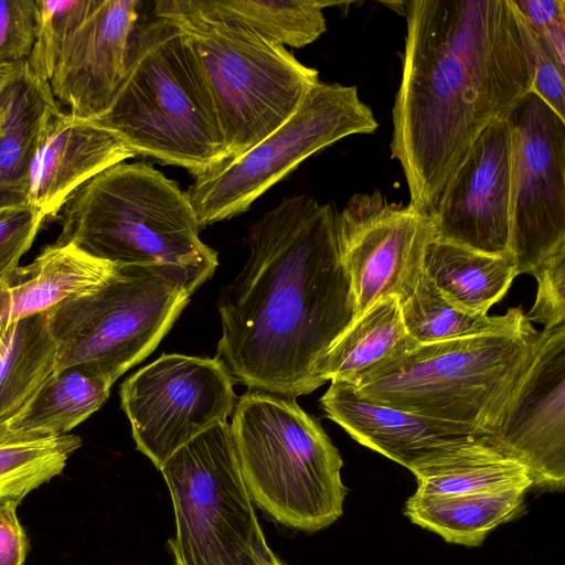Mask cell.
Here are the masks:
<instances>
[{
  "mask_svg": "<svg viewBox=\"0 0 565 565\" xmlns=\"http://www.w3.org/2000/svg\"><path fill=\"white\" fill-rule=\"evenodd\" d=\"M18 64V63H17ZM17 64L0 65V107H1V93L4 84L10 78L15 70Z\"/></svg>",
  "mask_w": 565,
  "mask_h": 565,
  "instance_id": "obj_37",
  "label": "cell"
},
{
  "mask_svg": "<svg viewBox=\"0 0 565 565\" xmlns=\"http://www.w3.org/2000/svg\"><path fill=\"white\" fill-rule=\"evenodd\" d=\"M379 124L356 86L319 82L296 111L242 156L195 178L186 192L201 227L246 212L311 154Z\"/></svg>",
  "mask_w": 565,
  "mask_h": 565,
  "instance_id": "obj_10",
  "label": "cell"
},
{
  "mask_svg": "<svg viewBox=\"0 0 565 565\" xmlns=\"http://www.w3.org/2000/svg\"><path fill=\"white\" fill-rule=\"evenodd\" d=\"M115 265L72 244L46 246L30 264L0 277V342L20 320L46 312L62 301L94 289Z\"/></svg>",
  "mask_w": 565,
  "mask_h": 565,
  "instance_id": "obj_19",
  "label": "cell"
},
{
  "mask_svg": "<svg viewBox=\"0 0 565 565\" xmlns=\"http://www.w3.org/2000/svg\"><path fill=\"white\" fill-rule=\"evenodd\" d=\"M424 273L456 306L480 315L499 302L519 275L511 255H492L431 238Z\"/></svg>",
  "mask_w": 565,
  "mask_h": 565,
  "instance_id": "obj_23",
  "label": "cell"
},
{
  "mask_svg": "<svg viewBox=\"0 0 565 565\" xmlns=\"http://www.w3.org/2000/svg\"><path fill=\"white\" fill-rule=\"evenodd\" d=\"M154 17L185 34L212 93L235 159L280 127L320 82L319 72L264 36L216 0H161Z\"/></svg>",
  "mask_w": 565,
  "mask_h": 565,
  "instance_id": "obj_6",
  "label": "cell"
},
{
  "mask_svg": "<svg viewBox=\"0 0 565 565\" xmlns=\"http://www.w3.org/2000/svg\"><path fill=\"white\" fill-rule=\"evenodd\" d=\"M264 36L281 45L302 47L327 30L323 9L338 2L319 0H216Z\"/></svg>",
  "mask_w": 565,
  "mask_h": 565,
  "instance_id": "obj_29",
  "label": "cell"
},
{
  "mask_svg": "<svg viewBox=\"0 0 565 565\" xmlns=\"http://www.w3.org/2000/svg\"><path fill=\"white\" fill-rule=\"evenodd\" d=\"M111 385L107 380L78 367L54 372L1 426L15 434H68L105 404Z\"/></svg>",
  "mask_w": 565,
  "mask_h": 565,
  "instance_id": "obj_25",
  "label": "cell"
},
{
  "mask_svg": "<svg viewBox=\"0 0 565 565\" xmlns=\"http://www.w3.org/2000/svg\"><path fill=\"white\" fill-rule=\"evenodd\" d=\"M513 132L509 118L475 139L429 216L433 238L473 250L510 255Z\"/></svg>",
  "mask_w": 565,
  "mask_h": 565,
  "instance_id": "obj_15",
  "label": "cell"
},
{
  "mask_svg": "<svg viewBox=\"0 0 565 565\" xmlns=\"http://www.w3.org/2000/svg\"><path fill=\"white\" fill-rule=\"evenodd\" d=\"M120 401L137 448L160 470L179 448L226 420L236 397L218 358L171 353L127 377Z\"/></svg>",
  "mask_w": 565,
  "mask_h": 565,
  "instance_id": "obj_11",
  "label": "cell"
},
{
  "mask_svg": "<svg viewBox=\"0 0 565 565\" xmlns=\"http://www.w3.org/2000/svg\"><path fill=\"white\" fill-rule=\"evenodd\" d=\"M513 132L510 246L520 274L565 248V120L530 92L508 117Z\"/></svg>",
  "mask_w": 565,
  "mask_h": 565,
  "instance_id": "obj_12",
  "label": "cell"
},
{
  "mask_svg": "<svg viewBox=\"0 0 565 565\" xmlns=\"http://www.w3.org/2000/svg\"><path fill=\"white\" fill-rule=\"evenodd\" d=\"M530 489L516 486L455 495L415 492L405 502L404 514L448 543L479 546L491 531L522 513Z\"/></svg>",
  "mask_w": 565,
  "mask_h": 565,
  "instance_id": "obj_22",
  "label": "cell"
},
{
  "mask_svg": "<svg viewBox=\"0 0 565 565\" xmlns=\"http://www.w3.org/2000/svg\"><path fill=\"white\" fill-rule=\"evenodd\" d=\"M55 243L113 264L161 271L192 295L217 267V253L186 192L143 162L117 163L78 188L61 209Z\"/></svg>",
  "mask_w": 565,
  "mask_h": 565,
  "instance_id": "obj_3",
  "label": "cell"
},
{
  "mask_svg": "<svg viewBox=\"0 0 565 565\" xmlns=\"http://www.w3.org/2000/svg\"><path fill=\"white\" fill-rule=\"evenodd\" d=\"M527 24V23H526ZM533 46L534 76L531 92L565 120V70L544 40L527 24Z\"/></svg>",
  "mask_w": 565,
  "mask_h": 565,
  "instance_id": "obj_34",
  "label": "cell"
},
{
  "mask_svg": "<svg viewBox=\"0 0 565 565\" xmlns=\"http://www.w3.org/2000/svg\"><path fill=\"white\" fill-rule=\"evenodd\" d=\"M135 156L113 130L60 108L50 117L34 156L28 203L45 217L54 216L78 188Z\"/></svg>",
  "mask_w": 565,
  "mask_h": 565,
  "instance_id": "obj_18",
  "label": "cell"
},
{
  "mask_svg": "<svg viewBox=\"0 0 565 565\" xmlns=\"http://www.w3.org/2000/svg\"><path fill=\"white\" fill-rule=\"evenodd\" d=\"M417 344L406 332L396 297L381 299L333 341L316 367L319 385L354 383L364 374Z\"/></svg>",
  "mask_w": 565,
  "mask_h": 565,
  "instance_id": "obj_21",
  "label": "cell"
},
{
  "mask_svg": "<svg viewBox=\"0 0 565 565\" xmlns=\"http://www.w3.org/2000/svg\"><path fill=\"white\" fill-rule=\"evenodd\" d=\"M262 565H285L269 548Z\"/></svg>",
  "mask_w": 565,
  "mask_h": 565,
  "instance_id": "obj_38",
  "label": "cell"
},
{
  "mask_svg": "<svg viewBox=\"0 0 565 565\" xmlns=\"http://www.w3.org/2000/svg\"><path fill=\"white\" fill-rule=\"evenodd\" d=\"M489 443L527 469L532 488L565 484V323L541 331L534 359L515 386Z\"/></svg>",
  "mask_w": 565,
  "mask_h": 565,
  "instance_id": "obj_14",
  "label": "cell"
},
{
  "mask_svg": "<svg viewBox=\"0 0 565 565\" xmlns=\"http://www.w3.org/2000/svg\"><path fill=\"white\" fill-rule=\"evenodd\" d=\"M81 446V438L73 434H15L0 425V502H21L61 475Z\"/></svg>",
  "mask_w": 565,
  "mask_h": 565,
  "instance_id": "obj_27",
  "label": "cell"
},
{
  "mask_svg": "<svg viewBox=\"0 0 565 565\" xmlns=\"http://www.w3.org/2000/svg\"><path fill=\"white\" fill-rule=\"evenodd\" d=\"M20 502H0V565H23L29 551V540L17 509Z\"/></svg>",
  "mask_w": 565,
  "mask_h": 565,
  "instance_id": "obj_35",
  "label": "cell"
},
{
  "mask_svg": "<svg viewBox=\"0 0 565 565\" xmlns=\"http://www.w3.org/2000/svg\"><path fill=\"white\" fill-rule=\"evenodd\" d=\"M531 275L537 281L534 303L525 319L553 329L565 323V248L544 260Z\"/></svg>",
  "mask_w": 565,
  "mask_h": 565,
  "instance_id": "obj_33",
  "label": "cell"
},
{
  "mask_svg": "<svg viewBox=\"0 0 565 565\" xmlns=\"http://www.w3.org/2000/svg\"><path fill=\"white\" fill-rule=\"evenodd\" d=\"M45 218L29 203L0 206V277L19 266Z\"/></svg>",
  "mask_w": 565,
  "mask_h": 565,
  "instance_id": "obj_32",
  "label": "cell"
},
{
  "mask_svg": "<svg viewBox=\"0 0 565 565\" xmlns=\"http://www.w3.org/2000/svg\"><path fill=\"white\" fill-rule=\"evenodd\" d=\"M525 22L535 31H542L565 21L564 0H512Z\"/></svg>",
  "mask_w": 565,
  "mask_h": 565,
  "instance_id": "obj_36",
  "label": "cell"
},
{
  "mask_svg": "<svg viewBox=\"0 0 565 565\" xmlns=\"http://www.w3.org/2000/svg\"><path fill=\"white\" fill-rule=\"evenodd\" d=\"M160 471L175 515L174 565H262L269 546L227 420L179 448Z\"/></svg>",
  "mask_w": 565,
  "mask_h": 565,
  "instance_id": "obj_9",
  "label": "cell"
},
{
  "mask_svg": "<svg viewBox=\"0 0 565 565\" xmlns=\"http://www.w3.org/2000/svg\"><path fill=\"white\" fill-rule=\"evenodd\" d=\"M248 258L221 292L217 356L252 391L296 397L320 385L316 367L355 318L337 212L284 198L250 228Z\"/></svg>",
  "mask_w": 565,
  "mask_h": 565,
  "instance_id": "obj_2",
  "label": "cell"
},
{
  "mask_svg": "<svg viewBox=\"0 0 565 565\" xmlns=\"http://www.w3.org/2000/svg\"><path fill=\"white\" fill-rule=\"evenodd\" d=\"M523 313L521 307L509 308L500 316L469 312L447 299L425 273L401 303L406 332L418 344L488 332L508 326Z\"/></svg>",
  "mask_w": 565,
  "mask_h": 565,
  "instance_id": "obj_28",
  "label": "cell"
},
{
  "mask_svg": "<svg viewBox=\"0 0 565 565\" xmlns=\"http://www.w3.org/2000/svg\"><path fill=\"white\" fill-rule=\"evenodd\" d=\"M49 83L26 61L17 64L1 93L0 206L28 203L29 175L44 128L60 109Z\"/></svg>",
  "mask_w": 565,
  "mask_h": 565,
  "instance_id": "obj_20",
  "label": "cell"
},
{
  "mask_svg": "<svg viewBox=\"0 0 565 565\" xmlns=\"http://www.w3.org/2000/svg\"><path fill=\"white\" fill-rule=\"evenodd\" d=\"M190 296L159 270L115 265L103 284L47 311L54 372L78 367L114 384L157 348Z\"/></svg>",
  "mask_w": 565,
  "mask_h": 565,
  "instance_id": "obj_8",
  "label": "cell"
},
{
  "mask_svg": "<svg viewBox=\"0 0 565 565\" xmlns=\"http://www.w3.org/2000/svg\"><path fill=\"white\" fill-rule=\"evenodd\" d=\"M320 403L327 416L353 439L409 471L486 436L463 424L438 420L369 401L345 382H331Z\"/></svg>",
  "mask_w": 565,
  "mask_h": 565,
  "instance_id": "obj_17",
  "label": "cell"
},
{
  "mask_svg": "<svg viewBox=\"0 0 565 565\" xmlns=\"http://www.w3.org/2000/svg\"><path fill=\"white\" fill-rule=\"evenodd\" d=\"M38 0H0V65L26 61L39 30Z\"/></svg>",
  "mask_w": 565,
  "mask_h": 565,
  "instance_id": "obj_31",
  "label": "cell"
},
{
  "mask_svg": "<svg viewBox=\"0 0 565 565\" xmlns=\"http://www.w3.org/2000/svg\"><path fill=\"white\" fill-rule=\"evenodd\" d=\"M392 158L409 204L430 216L475 139L531 92L532 38L512 0L404 2Z\"/></svg>",
  "mask_w": 565,
  "mask_h": 565,
  "instance_id": "obj_1",
  "label": "cell"
},
{
  "mask_svg": "<svg viewBox=\"0 0 565 565\" xmlns=\"http://www.w3.org/2000/svg\"><path fill=\"white\" fill-rule=\"evenodd\" d=\"M139 6L100 0L64 50L49 84L72 115L95 120L111 106L126 77Z\"/></svg>",
  "mask_w": 565,
  "mask_h": 565,
  "instance_id": "obj_16",
  "label": "cell"
},
{
  "mask_svg": "<svg viewBox=\"0 0 565 565\" xmlns=\"http://www.w3.org/2000/svg\"><path fill=\"white\" fill-rule=\"evenodd\" d=\"M337 233L355 318L381 299L412 295L433 238L428 215L380 191L358 193L337 213Z\"/></svg>",
  "mask_w": 565,
  "mask_h": 565,
  "instance_id": "obj_13",
  "label": "cell"
},
{
  "mask_svg": "<svg viewBox=\"0 0 565 565\" xmlns=\"http://www.w3.org/2000/svg\"><path fill=\"white\" fill-rule=\"evenodd\" d=\"M100 0H38L39 30L26 60L31 73L49 83L68 43Z\"/></svg>",
  "mask_w": 565,
  "mask_h": 565,
  "instance_id": "obj_30",
  "label": "cell"
},
{
  "mask_svg": "<svg viewBox=\"0 0 565 565\" xmlns=\"http://www.w3.org/2000/svg\"><path fill=\"white\" fill-rule=\"evenodd\" d=\"M524 313L480 334L415 344L351 385L369 401L488 436L536 353Z\"/></svg>",
  "mask_w": 565,
  "mask_h": 565,
  "instance_id": "obj_5",
  "label": "cell"
},
{
  "mask_svg": "<svg viewBox=\"0 0 565 565\" xmlns=\"http://www.w3.org/2000/svg\"><path fill=\"white\" fill-rule=\"evenodd\" d=\"M230 426L244 482L264 512L308 533L342 515L341 456L294 398L248 390Z\"/></svg>",
  "mask_w": 565,
  "mask_h": 565,
  "instance_id": "obj_7",
  "label": "cell"
},
{
  "mask_svg": "<svg viewBox=\"0 0 565 565\" xmlns=\"http://www.w3.org/2000/svg\"><path fill=\"white\" fill-rule=\"evenodd\" d=\"M418 494L455 495L516 486L532 488L524 465L480 437L414 469Z\"/></svg>",
  "mask_w": 565,
  "mask_h": 565,
  "instance_id": "obj_24",
  "label": "cell"
},
{
  "mask_svg": "<svg viewBox=\"0 0 565 565\" xmlns=\"http://www.w3.org/2000/svg\"><path fill=\"white\" fill-rule=\"evenodd\" d=\"M57 344L49 313L20 320L0 342V425L14 416L54 372Z\"/></svg>",
  "mask_w": 565,
  "mask_h": 565,
  "instance_id": "obj_26",
  "label": "cell"
},
{
  "mask_svg": "<svg viewBox=\"0 0 565 565\" xmlns=\"http://www.w3.org/2000/svg\"><path fill=\"white\" fill-rule=\"evenodd\" d=\"M95 120L135 154L184 168L194 178L226 160L207 81L185 34L166 17L137 25L125 81Z\"/></svg>",
  "mask_w": 565,
  "mask_h": 565,
  "instance_id": "obj_4",
  "label": "cell"
}]
</instances>
